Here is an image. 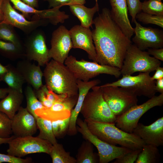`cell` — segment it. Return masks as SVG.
<instances>
[{"instance_id": "obj_1", "label": "cell", "mask_w": 163, "mask_h": 163, "mask_svg": "<svg viewBox=\"0 0 163 163\" xmlns=\"http://www.w3.org/2000/svg\"><path fill=\"white\" fill-rule=\"evenodd\" d=\"M93 21L95 28L92 32L97 62L120 70L131 40L113 19L108 8H103Z\"/></svg>"}, {"instance_id": "obj_2", "label": "cell", "mask_w": 163, "mask_h": 163, "mask_svg": "<svg viewBox=\"0 0 163 163\" xmlns=\"http://www.w3.org/2000/svg\"><path fill=\"white\" fill-rule=\"evenodd\" d=\"M85 121L92 134L110 144L115 145L118 144L131 150L142 149L145 144L133 133L125 132L117 127L114 123Z\"/></svg>"}, {"instance_id": "obj_3", "label": "cell", "mask_w": 163, "mask_h": 163, "mask_svg": "<svg viewBox=\"0 0 163 163\" xmlns=\"http://www.w3.org/2000/svg\"><path fill=\"white\" fill-rule=\"evenodd\" d=\"M43 76L47 88L55 93L69 97L78 95L77 79L64 63L52 59L46 65Z\"/></svg>"}, {"instance_id": "obj_4", "label": "cell", "mask_w": 163, "mask_h": 163, "mask_svg": "<svg viewBox=\"0 0 163 163\" xmlns=\"http://www.w3.org/2000/svg\"><path fill=\"white\" fill-rule=\"evenodd\" d=\"M91 89L86 94L80 111L84 120L115 123L116 117L104 100L101 88L96 85Z\"/></svg>"}, {"instance_id": "obj_5", "label": "cell", "mask_w": 163, "mask_h": 163, "mask_svg": "<svg viewBox=\"0 0 163 163\" xmlns=\"http://www.w3.org/2000/svg\"><path fill=\"white\" fill-rule=\"evenodd\" d=\"M161 64L160 60L150 56L147 52L131 44L126 52L120 72L122 75H132L137 72L150 73Z\"/></svg>"}, {"instance_id": "obj_6", "label": "cell", "mask_w": 163, "mask_h": 163, "mask_svg": "<svg viewBox=\"0 0 163 163\" xmlns=\"http://www.w3.org/2000/svg\"><path fill=\"white\" fill-rule=\"evenodd\" d=\"M64 64L77 79L84 82L88 81L90 79L101 74L113 75L116 78L121 75L120 69L117 68L82 59L78 60L72 55L68 56Z\"/></svg>"}, {"instance_id": "obj_7", "label": "cell", "mask_w": 163, "mask_h": 163, "mask_svg": "<svg viewBox=\"0 0 163 163\" xmlns=\"http://www.w3.org/2000/svg\"><path fill=\"white\" fill-rule=\"evenodd\" d=\"M76 125L78 132L82 135L85 140L90 142L97 148L100 163H108L132 151L124 147L110 144L100 139L89 131L85 120L78 117Z\"/></svg>"}, {"instance_id": "obj_8", "label": "cell", "mask_w": 163, "mask_h": 163, "mask_svg": "<svg viewBox=\"0 0 163 163\" xmlns=\"http://www.w3.org/2000/svg\"><path fill=\"white\" fill-rule=\"evenodd\" d=\"M150 72H139L136 76L123 75L118 80L100 86L119 87L126 88L137 96H144L149 98L155 96V81L153 80Z\"/></svg>"}, {"instance_id": "obj_9", "label": "cell", "mask_w": 163, "mask_h": 163, "mask_svg": "<svg viewBox=\"0 0 163 163\" xmlns=\"http://www.w3.org/2000/svg\"><path fill=\"white\" fill-rule=\"evenodd\" d=\"M100 87L104 100L116 117L137 104V96L126 88L119 87Z\"/></svg>"}, {"instance_id": "obj_10", "label": "cell", "mask_w": 163, "mask_h": 163, "mask_svg": "<svg viewBox=\"0 0 163 163\" xmlns=\"http://www.w3.org/2000/svg\"><path fill=\"white\" fill-rule=\"evenodd\" d=\"M163 104V93L154 96L145 102L139 105L134 106L116 117V126L122 130L132 133L137 126L139 120L146 112L156 106Z\"/></svg>"}, {"instance_id": "obj_11", "label": "cell", "mask_w": 163, "mask_h": 163, "mask_svg": "<svg viewBox=\"0 0 163 163\" xmlns=\"http://www.w3.org/2000/svg\"><path fill=\"white\" fill-rule=\"evenodd\" d=\"M8 144V154L19 158L35 153H44L49 155L53 146L48 141L33 136H14Z\"/></svg>"}, {"instance_id": "obj_12", "label": "cell", "mask_w": 163, "mask_h": 163, "mask_svg": "<svg viewBox=\"0 0 163 163\" xmlns=\"http://www.w3.org/2000/svg\"><path fill=\"white\" fill-rule=\"evenodd\" d=\"M24 47L25 57L30 61H36L40 66H46L51 59L44 37L39 31H34L30 35Z\"/></svg>"}, {"instance_id": "obj_13", "label": "cell", "mask_w": 163, "mask_h": 163, "mask_svg": "<svg viewBox=\"0 0 163 163\" xmlns=\"http://www.w3.org/2000/svg\"><path fill=\"white\" fill-rule=\"evenodd\" d=\"M135 36L132 41L138 48L144 51L149 48L163 47V31L158 29L142 26L136 19L134 22Z\"/></svg>"}, {"instance_id": "obj_14", "label": "cell", "mask_w": 163, "mask_h": 163, "mask_svg": "<svg viewBox=\"0 0 163 163\" xmlns=\"http://www.w3.org/2000/svg\"><path fill=\"white\" fill-rule=\"evenodd\" d=\"M49 49L50 58L60 63L64 62L73 48L69 30L61 25L53 33Z\"/></svg>"}, {"instance_id": "obj_15", "label": "cell", "mask_w": 163, "mask_h": 163, "mask_svg": "<svg viewBox=\"0 0 163 163\" xmlns=\"http://www.w3.org/2000/svg\"><path fill=\"white\" fill-rule=\"evenodd\" d=\"M15 9L20 11L25 17L32 15V20H47L54 25L62 23L69 16L64 11H60V7L44 10H38L21 0H14L13 3Z\"/></svg>"}, {"instance_id": "obj_16", "label": "cell", "mask_w": 163, "mask_h": 163, "mask_svg": "<svg viewBox=\"0 0 163 163\" xmlns=\"http://www.w3.org/2000/svg\"><path fill=\"white\" fill-rule=\"evenodd\" d=\"M78 95L71 97L66 96L54 103L50 107H45L37 110L35 113L38 117L51 121L69 117L72 110L77 103Z\"/></svg>"}, {"instance_id": "obj_17", "label": "cell", "mask_w": 163, "mask_h": 163, "mask_svg": "<svg viewBox=\"0 0 163 163\" xmlns=\"http://www.w3.org/2000/svg\"><path fill=\"white\" fill-rule=\"evenodd\" d=\"M2 9L3 19L1 22L19 29L24 32H33L43 24L44 20L28 21L22 14L18 12L12 7L9 0H3Z\"/></svg>"}, {"instance_id": "obj_18", "label": "cell", "mask_w": 163, "mask_h": 163, "mask_svg": "<svg viewBox=\"0 0 163 163\" xmlns=\"http://www.w3.org/2000/svg\"><path fill=\"white\" fill-rule=\"evenodd\" d=\"M12 121V133L15 137L33 136L38 129L37 119L26 108L21 107Z\"/></svg>"}, {"instance_id": "obj_19", "label": "cell", "mask_w": 163, "mask_h": 163, "mask_svg": "<svg viewBox=\"0 0 163 163\" xmlns=\"http://www.w3.org/2000/svg\"><path fill=\"white\" fill-rule=\"evenodd\" d=\"M69 30L73 48H79L85 51L88 58L97 62V55L93 44L92 32L89 28L81 25H75Z\"/></svg>"}, {"instance_id": "obj_20", "label": "cell", "mask_w": 163, "mask_h": 163, "mask_svg": "<svg viewBox=\"0 0 163 163\" xmlns=\"http://www.w3.org/2000/svg\"><path fill=\"white\" fill-rule=\"evenodd\" d=\"M142 139L145 144L157 147L163 145V117L148 126L138 123L133 133Z\"/></svg>"}, {"instance_id": "obj_21", "label": "cell", "mask_w": 163, "mask_h": 163, "mask_svg": "<svg viewBox=\"0 0 163 163\" xmlns=\"http://www.w3.org/2000/svg\"><path fill=\"white\" fill-rule=\"evenodd\" d=\"M111 7L110 13L112 18L129 40L134 32L128 16L126 0H109Z\"/></svg>"}, {"instance_id": "obj_22", "label": "cell", "mask_w": 163, "mask_h": 163, "mask_svg": "<svg viewBox=\"0 0 163 163\" xmlns=\"http://www.w3.org/2000/svg\"><path fill=\"white\" fill-rule=\"evenodd\" d=\"M101 82L99 79L84 82L77 79V83L78 91V97L77 103L74 109L72 110L70 117V123L67 134L69 136L75 135L78 131L76 128V121L82 106L85 98L90 90Z\"/></svg>"}, {"instance_id": "obj_23", "label": "cell", "mask_w": 163, "mask_h": 163, "mask_svg": "<svg viewBox=\"0 0 163 163\" xmlns=\"http://www.w3.org/2000/svg\"><path fill=\"white\" fill-rule=\"evenodd\" d=\"M16 68L22 76L25 82L30 85L34 90H37L43 85V72L40 66L32 64L28 59L19 61Z\"/></svg>"}, {"instance_id": "obj_24", "label": "cell", "mask_w": 163, "mask_h": 163, "mask_svg": "<svg viewBox=\"0 0 163 163\" xmlns=\"http://www.w3.org/2000/svg\"><path fill=\"white\" fill-rule=\"evenodd\" d=\"M24 97L23 92L9 88L7 95L0 101V111L12 120L21 107Z\"/></svg>"}, {"instance_id": "obj_25", "label": "cell", "mask_w": 163, "mask_h": 163, "mask_svg": "<svg viewBox=\"0 0 163 163\" xmlns=\"http://www.w3.org/2000/svg\"><path fill=\"white\" fill-rule=\"evenodd\" d=\"M71 12L79 20L82 26L89 28L93 24V17L99 10L97 1L94 7L88 8L84 5L75 4L69 5Z\"/></svg>"}, {"instance_id": "obj_26", "label": "cell", "mask_w": 163, "mask_h": 163, "mask_svg": "<svg viewBox=\"0 0 163 163\" xmlns=\"http://www.w3.org/2000/svg\"><path fill=\"white\" fill-rule=\"evenodd\" d=\"M6 66L7 71L2 81L7 85L10 89L23 92V86L25 82L22 76L16 67L11 64H8Z\"/></svg>"}, {"instance_id": "obj_27", "label": "cell", "mask_w": 163, "mask_h": 163, "mask_svg": "<svg viewBox=\"0 0 163 163\" xmlns=\"http://www.w3.org/2000/svg\"><path fill=\"white\" fill-rule=\"evenodd\" d=\"M0 53L11 60L25 57L24 46L0 40Z\"/></svg>"}, {"instance_id": "obj_28", "label": "cell", "mask_w": 163, "mask_h": 163, "mask_svg": "<svg viewBox=\"0 0 163 163\" xmlns=\"http://www.w3.org/2000/svg\"><path fill=\"white\" fill-rule=\"evenodd\" d=\"M93 145L89 141H83L76 155V163H96L98 160L94 152Z\"/></svg>"}, {"instance_id": "obj_29", "label": "cell", "mask_w": 163, "mask_h": 163, "mask_svg": "<svg viewBox=\"0 0 163 163\" xmlns=\"http://www.w3.org/2000/svg\"><path fill=\"white\" fill-rule=\"evenodd\" d=\"M160 155L158 147L145 144L139 153L136 163H156L159 162Z\"/></svg>"}, {"instance_id": "obj_30", "label": "cell", "mask_w": 163, "mask_h": 163, "mask_svg": "<svg viewBox=\"0 0 163 163\" xmlns=\"http://www.w3.org/2000/svg\"><path fill=\"white\" fill-rule=\"evenodd\" d=\"M49 155L53 163H76L75 158L65 151L62 145L57 142L53 145Z\"/></svg>"}, {"instance_id": "obj_31", "label": "cell", "mask_w": 163, "mask_h": 163, "mask_svg": "<svg viewBox=\"0 0 163 163\" xmlns=\"http://www.w3.org/2000/svg\"><path fill=\"white\" fill-rule=\"evenodd\" d=\"M37 124L39 130L38 137L47 140L52 145L57 142L53 131L51 121L38 117L37 119Z\"/></svg>"}, {"instance_id": "obj_32", "label": "cell", "mask_w": 163, "mask_h": 163, "mask_svg": "<svg viewBox=\"0 0 163 163\" xmlns=\"http://www.w3.org/2000/svg\"><path fill=\"white\" fill-rule=\"evenodd\" d=\"M25 94L27 101L26 108L37 119L38 117L35 113V111L42 109L45 107L36 97L32 87L28 84L25 88Z\"/></svg>"}, {"instance_id": "obj_33", "label": "cell", "mask_w": 163, "mask_h": 163, "mask_svg": "<svg viewBox=\"0 0 163 163\" xmlns=\"http://www.w3.org/2000/svg\"><path fill=\"white\" fill-rule=\"evenodd\" d=\"M0 40L17 44H22L14 27L1 22H0Z\"/></svg>"}, {"instance_id": "obj_34", "label": "cell", "mask_w": 163, "mask_h": 163, "mask_svg": "<svg viewBox=\"0 0 163 163\" xmlns=\"http://www.w3.org/2000/svg\"><path fill=\"white\" fill-rule=\"evenodd\" d=\"M140 8L142 12L153 15H163V3L155 0H145L141 2Z\"/></svg>"}, {"instance_id": "obj_35", "label": "cell", "mask_w": 163, "mask_h": 163, "mask_svg": "<svg viewBox=\"0 0 163 163\" xmlns=\"http://www.w3.org/2000/svg\"><path fill=\"white\" fill-rule=\"evenodd\" d=\"M145 24H152L163 27V15H156L140 12L136 16V19Z\"/></svg>"}, {"instance_id": "obj_36", "label": "cell", "mask_w": 163, "mask_h": 163, "mask_svg": "<svg viewBox=\"0 0 163 163\" xmlns=\"http://www.w3.org/2000/svg\"><path fill=\"white\" fill-rule=\"evenodd\" d=\"M12 120L4 113L0 111V138H8L12 133Z\"/></svg>"}, {"instance_id": "obj_37", "label": "cell", "mask_w": 163, "mask_h": 163, "mask_svg": "<svg viewBox=\"0 0 163 163\" xmlns=\"http://www.w3.org/2000/svg\"><path fill=\"white\" fill-rule=\"evenodd\" d=\"M70 123V117L52 121L53 131L56 138L62 137L67 133Z\"/></svg>"}, {"instance_id": "obj_38", "label": "cell", "mask_w": 163, "mask_h": 163, "mask_svg": "<svg viewBox=\"0 0 163 163\" xmlns=\"http://www.w3.org/2000/svg\"><path fill=\"white\" fill-rule=\"evenodd\" d=\"M141 149L133 150L116 158L113 163H134L136 161Z\"/></svg>"}, {"instance_id": "obj_39", "label": "cell", "mask_w": 163, "mask_h": 163, "mask_svg": "<svg viewBox=\"0 0 163 163\" xmlns=\"http://www.w3.org/2000/svg\"><path fill=\"white\" fill-rule=\"evenodd\" d=\"M128 11L132 17V21L134 22L136 14L141 12V2L140 0H126Z\"/></svg>"}, {"instance_id": "obj_40", "label": "cell", "mask_w": 163, "mask_h": 163, "mask_svg": "<svg viewBox=\"0 0 163 163\" xmlns=\"http://www.w3.org/2000/svg\"><path fill=\"white\" fill-rule=\"evenodd\" d=\"M32 161L30 158L23 159L9 154H5L0 153V163L8 162L10 163H29Z\"/></svg>"}, {"instance_id": "obj_41", "label": "cell", "mask_w": 163, "mask_h": 163, "mask_svg": "<svg viewBox=\"0 0 163 163\" xmlns=\"http://www.w3.org/2000/svg\"><path fill=\"white\" fill-rule=\"evenodd\" d=\"M34 90L36 97L44 107L49 108L52 106L53 104L47 99L42 86L37 90Z\"/></svg>"}, {"instance_id": "obj_42", "label": "cell", "mask_w": 163, "mask_h": 163, "mask_svg": "<svg viewBox=\"0 0 163 163\" xmlns=\"http://www.w3.org/2000/svg\"><path fill=\"white\" fill-rule=\"evenodd\" d=\"M49 3L50 7L52 8L61 7L71 5L72 0H45Z\"/></svg>"}, {"instance_id": "obj_43", "label": "cell", "mask_w": 163, "mask_h": 163, "mask_svg": "<svg viewBox=\"0 0 163 163\" xmlns=\"http://www.w3.org/2000/svg\"><path fill=\"white\" fill-rule=\"evenodd\" d=\"M148 53L150 55L153 56L155 58L163 61V48H149L148 49Z\"/></svg>"}, {"instance_id": "obj_44", "label": "cell", "mask_w": 163, "mask_h": 163, "mask_svg": "<svg viewBox=\"0 0 163 163\" xmlns=\"http://www.w3.org/2000/svg\"><path fill=\"white\" fill-rule=\"evenodd\" d=\"M155 71V72L154 75L151 77L152 80L155 81L163 78V67L159 66Z\"/></svg>"}, {"instance_id": "obj_45", "label": "cell", "mask_w": 163, "mask_h": 163, "mask_svg": "<svg viewBox=\"0 0 163 163\" xmlns=\"http://www.w3.org/2000/svg\"><path fill=\"white\" fill-rule=\"evenodd\" d=\"M155 89L156 92L163 93V78L156 80Z\"/></svg>"}, {"instance_id": "obj_46", "label": "cell", "mask_w": 163, "mask_h": 163, "mask_svg": "<svg viewBox=\"0 0 163 163\" xmlns=\"http://www.w3.org/2000/svg\"><path fill=\"white\" fill-rule=\"evenodd\" d=\"M28 5L35 8L38 6V0H21Z\"/></svg>"}, {"instance_id": "obj_47", "label": "cell", "mask_w": 163, "mask_h": 163, "mask_svg": "<svg viewBox=\"0 0 163 163\" xmlns=\"http://www.w3.org/2000/svg\"><path fill=\"white\" fill-rule=\"evenodd\" d=\"M7 71L6 66H4L0 62V81H2L4 76Z\"/></svg>"}, {"instance_id": "obj_48", "label": "cell", "mask_w": 163, "mask_h": 163, "mask_svg": "<svg viewBox=\"0 0 163 163\" xmlns=\"http://www.w3.org/2000/svg\"><path fill=\"white\" fill-rule=\"evenodd\" d=\"M9 88H0V100L4 98L8 94Z\"/></svg>"}, {"instance_id": "obj_49", "label": "cell", "mask_w": 163, "mask_h": 163, "mask_svg": "<svg viewBox=\"0 0 163 163\" xmlns=\"http://www.w3.org/2000/svg\"><path fill=\"white\" fill-rule=\"evenodd\" d=\"M14 137V136H12L8 138H0V145L3 144L8 143L10 140Z\"/></svg>"}, {"instance_id": "obj_50", "label": "cell", "mask_w": 163, "mask_h": 163, "mask_svg": "<svg viewBox=\"0 0 163 163\" xmlns=\"http://www.w3.org/2000/svg\"><path fill=\"white\" fill-rule=\"evenodd\" d=\"M85 3V0H72L71 5L77 4L84 5Z\"/></svg>"}, {"instance_id": "obj_51", "label": "cell", "mask_w": 163, "mask_h": 163, "mask_svg": "<svg viewBox=\"0 0 163 163\" xmlns=\"http://www.w3.org/2000/svg\"><path fill=\"white\" fill-rule=\"evenodd\" d=\"M3 0H0V22L2 21L3 19V14L2 9V4Z\"/></svg>"}, {"instance_id": "obj_52", "label": "cell", "mask_w": 163, "mask_h": 163, "mask_svg": "<svg viewBox=\"0 0 163 163\" xmlns=\"http://www.w3.org/2000/svg\"><path fill=\"white\" fill-rule=\"evenodd\" d=\"M156 0V1H161L162 0Z\"/></svg>"}]
</instances>
